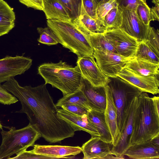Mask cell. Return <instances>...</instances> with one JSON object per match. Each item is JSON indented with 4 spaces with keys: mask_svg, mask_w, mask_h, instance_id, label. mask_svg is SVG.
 Wrapping results in <instances>:
<instances>
[{
    "mask_svg": "<svg viewBox=\"0 0 159 159\" xmlns=\"http://www.w3.org/2000/svg\"><path fill=\"white\" fill-rule=\"evenodd\" d=\"M46 84L22 87L12 77L2 85L20 102L21 108L16 112L25 113L29 124L46 141L50 143H61L66 138L73 137L76 131L57 115L58 108Z\"/></svg>",
    "mask_w": 159,
    "mask_h": 159,
    "instance_id": "cell-1",
    "label": "cell"
},
{
    "mask_svg": "<svg viewBox=\"0 0 159 159\" xmlns=\"http://www.w3.org/2000/svg\"><path fill=\"white\" fill-rule=\"evenodd\" d=\"M158 134L159 113L152 98L147 93L143 92L138 97L129 146L149 140Z\"/></svg>",
    "mask_w": 159,
    "mask_h": 159,
    "instance_id": "cell-2",
    "label": "cell"
},
{
    "mask_svg": "<svg viewBox=\"0 0 159 159\" xmlns=\"http://www.w3.org/2000/svg\"><path fill=\"white\" fill-rule=\"evenodd\" d=\"M48 26L55 34L63 47L76 54L78 58L93 56L89 34L73 21L48 20Z\"/></svg>",
    "mask_w": 159,
    "mask_h": 159,
    "instance_id": "cell-3",
    "label": "cell"
},
{
    "mask_svg": "<svg viewBox=\"0 0 159 159\" xmlns=\"http://www.w3.org/2000/svg\"><path fill=\"white\" fill-rule=\"evenodd\" d=\"M38 71L45 84L59 89L63 96L80 89L82 77L77 66L74 67L60 61L57 63L43 64L39 66Z\"/></svg>",
    "mask_w": 159,
    "mask_h": 159,
    "instance_id": "cell-4",
    "label": "cell"
},
{
    "mask_svg": "<svg viewBox=\"0 0 159 159\" xmlns=\"http://www.w3.org/2000/svg\"><path fill=\"white\" fill-rule=\"evenodd\" d=\"M2 142L0 146V159H8L12 155L26 150L33 147L41 137L40 133L30 124L22 128L16 129L15 127L1 132Z\"/></svg>",
    "mask_w": 159,
    "mask_h": 159,
    "instance_id": "cell-5",
    "label": "cell"
},
{
    "mask_svg": "<svg viewBox=\"0 0 159 159\" xmlns=\"http://www.w3.org/2000/svg\"><path fill=\"white\" fill-rule=\"evenodd\" d=\"M110 78V81L107 85L116 109L117 124L120 132L131 104L143 92L118 76Z\"/></svg>",
    "mask_w": 159,
    "mask_h": 159,
    "instance_id": "cell-6",
    "label": "cell"
},
{
    "mask_svg": "<svg viewBox=\"0 0 159 159\" xmlns=\"http://www.w3.org/2000/svg\"><path fill=\"white\" fill-rule=\"evenodd\" d=\"M116 53L132 59L134 57L139 42L120 28L106 31L103 33Z\"/></svg>",
    "mask_w": 159,
    "mask_h": 159,
    "instance_id": "cell-7",
    "label": "cell"
},
{
    "mask_svg": "<svg viewBox=\"0 0 159 159\" xmlns=\"http://www.w3.org/2000/svg\"><path fill=\"white\" fill-rule=\"evenodd\" d=\"M93 56L102 72L109 78L117 77L130 59L116 53L94 50Z\"/></svg>",
    "mask_w": 159,
    "mask_h": 159,
    "instance_id": "cell-8",
    "label": "cell"
},
{
    "mask_svg": "<svg viewBox=\"0 0 159 159\" xmlns=\"http://www.w3.org/2000/svg\"><path fill=\"white\" fill-rule=\"evenodd\" d=\"M76 64L82 77L93 86L105 87L110 82V78L101 71L93 56L78 58Z\"/></svg>",
    "mask_w": 159,
    "mask_h": 159,
    "instance_id": "cell-9",
    "label": "cell"
},
{
    "mask_svg": "<svg viewBox=\"0 0 159 159\" xmlns=\"http://www.w3.org/2000/svg\"><path fill=\"white\" fill-rule=\"evenodd\" d=\"M32 60L23 56H7L0 59V83L24 74L32 65Z\"/></svg>",
    "mask_w": 159,
    "mask_h": 159,
    "instance_id": "cell-10",
    "label": "cell"
},
{
    "mask_svg": "<svg viewBox=\"0 0 159 159\" xmlns=\"http://www.w3.org/2000/svg\"><path fill=\"white\" fill-rule=\"evenodd\" d=\"M138 97L135 98L129 109L120 131V136L111 149V154L117 157L124 155V153L129 146Z\"/></svg>",
    "mask_w": 159,
    "mask_h": 159,
    "instance_id": "cell-11",
    "label": "cell"
},
{
    "mask_svg": "<svg viewBox=\"0 0 159 159\" xmlns=\"http://www.w3.org/2000/svg\"><path fill=\"white\" fill-rule=\"evenodd\" d=\"M122 22L119 28L135 39L139 42L145 40L150 25H145L138 18L135 11H122Z\"/></svg>",
    "mask_w": 159,
    "mask_h": 159,
    "instance_id": "cell-12",
    "label": "cell"
},
{
    "mask_svg": "<svg viewBox=\"0 0 159 159\" xmlns=\"http://www.w3.org/2000/svg\"><path fill=\"white\" fill-rule=\"evenodd\" d=\"M117 76L139 88L143 92L153 95L159 93V76L139 75L124 68Z\"/></svg>",
    "mask_w": 159,
    "mask_h": 159,
    "instance_id": "cell-13",
    "label": "cell"
},
{
    "mask_svg": "<svg viewBox=\"0 0 159 159\" xmlns=\"http://www.w3.org/2000/svg\"><path fill=\"white\" fill-rule=\"evenodd\" d=\"M105 86L94 87L82 77L80 89L86 97L91 110L104 112L107 105Z\"/></svg>",
    "mask_w": 159,
    "mask_h": 159,
    "instance_id": "cell-14",
    "label": "cell"
},
{
    "mask_svg": "<svg viewBox=\"0 0 159 159\" xmlns=\"http://www.w3.org/2000/svg\"><path fill=\"white\" fill-rule=\"evenodd\" d=\"M30 152L34 153L47 156L52 159L69 158L82 152L81 147L61 145H42L34 144Z\"/></svg>",
    "mask_w": 159,
    "mask_h": 159,
    "instance_id": "cell-15",
    "label": "cell"
},
{
    "mask_svg": "<svg viewBox=\"0 0 159 159\" xmlns=\"http://www.w3.org/2000/svg\"><path fill=\"white\" fill-rule=\"evenodd\" d=\"M109 144L99 137L92 136L81 147L84 155L83 159H105L108 155L111 154Z\"/></svg>",
    "mask_w": 159,
    "mask_h": 159,
    "instance_id": "cell-16",
    "label": "cell"
},
{
    "mask_svg": "<svg viewBox=\"0 0 159 159\" xmlns=\"http://www.w3.org/2000/svg\"><path fill=\"white\" fill-rule=\"evenodd\" d=\"M123 155L134 159H158L159 147L153 144L149 140L130 145Z\"/></svg>",
    "mask_w": 159,
    "mask_h": 159,
    "instance_id": "cell-17",
    "label": "cell"
},
{
    "mask_svg": "<svg viewBox=\"0 0 159 159\" xmlns=\"http://www.w3.org/2000/svg\"><path fill=\"white\" fill-rule=\"evenodd\" d=\"M57 115L71 125L76 131L83 130L89 134L91 136L100 137L96 129L88 119L87 115L83 116H77L62 108L58 109Z\"/></svg>",
    "mask_w": 159,
    "mask_h": 159,
    "instance_id": "cell-18",
    "label": "cell"
},
{
    "mask_svg": "<svg viewBox=\"0 0 159 159\" xmlns=\"http://www.w3.org/2000/svg\"><path fill=\"white\" fill-rule=\"evenodd\" d=\"M107 96V105L104 111L106 121L110 131L114 145L118 139L120 132L118 125L116 109L114 102L110 89L107 85L105 86Z\"/></svg>",
    "mask_w": 159,
    "mask_h": 159,
    "instance_id": "cell-19",
    "label": "cell"
},
{
    "mask_svg": "<svg viewBox=\"0 0 159 159\" xmlns=\"http://www.w3.org/2000/svg\"><path fill=\"white\" fill-rule=\"evenodd\" d=\"M125 68L139 75L159 76V64L136 57L130 59Z\"/></svg>",
    "mask_w": 159,
    "mask_h": 159,
    "instance_id": "cell-20",
    "label": "cell"
},
{
    "mask_svg": "<svg viewBox=\"0 0 159 159\" xmlns=\"http://www.w3.org/2000/svg\"><path fill=\"white\" fill-rule=\"evenodd\" d=\"M87 117L96 129L99 137L103 140L112 144L111 137L106 121L104 112L90 110L88 111Z\"/></svg>",
    "mask_w": 159,
    "mask_h": 159,
    "instance_id": "cell-21",
    "label": "cell"
},
{
    "mask_svg": "<svg viewBox=\"0 0 159 159\" xmlns=\"http://www.w3.org/2000/svg\"><path fill=\"white\" fill-rule=\"evenodd\" d=\"M42 0L43 11L47 20L72 21L65 9L58 0Z\"/></svg>",
    "mask_w": 159,
    "mask_h": 159,
    "instance_id": "cell-22",
    "label": "cell"
},
{
    "mask_svg": "<svg viewBox=\"0 0 159 159\" xmlns=\"http://www.w3.org/2000/svg\"><path fill=\"white\" fill-rule=\"evenodd\" d=\"M15 15L13 9L3 0H0V37L15 27Z\"/></svg>",
    "mask_w": 159,
    "mask_h": 159,
    "instance_id": "cell-23",
    "label": "cell"
},
{
    "mask_svg": "<svg viewBox=\"0 0 159 159\" xmlns=\"http://www.w3.org/2000/svg\"><path fill=\"white\" fill-rule=\"evenodd\" d=\"M72 21L78 24L89 34L102 33L107 31L102 22L92 18L86 13L83 5L80 16Z\"/></svg>",
    "mask_w": 159,
    "mask_h": 159,
    "instance_id": "cell-24",
    "label": "cell"
},
{
    "mask_svg": "<svg viewBox=\"0 0 159 159\" xmlns=\"http://www.w3.org/2000/svg\"><path fill=\"white\" fill-rule=\"evenodd\" d=\"M66 104L78 105L88 110H91L86 97L80 89L72 93L63 96L57 101L56 105L59 107Z\"/></svg>",
    "mask_w": 159,
    "mask_h": 159,
    "instance_id": "cell-25",
    "label": "cell"
},
{
    "mask_svg": "<svg viewBox=\"0 0 159 159\" xmlns=\"http://www.w3.org/2000/svg\"><path fill=\"white\" fill-rule=\"evenodd\" d=\"M89 39L93 50L116 53L113 47L103 33H90Z\"/></svg>",
    "mask_w": 159,
    "mask_h": 159,
    "instance_id": "cell-26",
    "label": "cell"
},
{
    "mask_svg": "<svg viewBox=\"0 0 159 159\" xmlns=\"http://www.w3.org/2000/svg\"><path fill=\"white\" fill-rule=\"evenodd\" d=\"M122 11L117 6L106 15L103 22L107 30L119 28L122 22Z\"/></svg>",
    "mask_w": 159,
    "mask_h": 159,
    "instance_id": "cell-27",
    "label": "cell"
},
{
    "mask_svg": "<svg viewBox=\"0 0 159 159\" xmlns=\"http://www.w3.org/2000/svg\"><path fill=\"white\" fill-rule=\"evenodd\" d=\"M134 57L159 64V56L155 53L144 41L139 42Z\"/></svg>",
    "mask_w": 159,
    "mask_h": 159,
    "instance_id": "cell-28",
    "label": "cell"
},
{
    "mask_svg": "<svg viewBox=\"0 0 159 159\" xmlns=\"http://www.w3.org/2000/svg\"><path fill=\"white\" fill-rule=\"evenodd\" d=\"M62 5L72 21L78 18L81 11L82 0H58Z\"/></svg>",
    "mask_w": 159,
    "mask_h": 159,
    "instance_id": "cell-29",
    "label": "cell"
},
{
    "mask_svg": "<svg viewBox=\"0 0 159 159\" xmlns=\"http://www.w3.org/2000/svg\"><path fill=\"white\" fill-rule=\"evenodd\" d=\"M37 31L39 34L38 41L42 44L48 46L60 43L59 39L54 32L48 27H38Z\"/></svg>",
    "mask_w": 159,
    "mask_h": 159,
    "instance_id": "cell-30",
    "label": "cell"
},
{
    "mask_svg": "<svg viewBox=\"0 0 159 159\" xmlns=\"http://www.w3.org/2000/svg\"><path fill=\"white\" fill-rule=\"evenodd\" d=\"M145 42L155 53L159 56V31L153 27H149Z\"/></svg>",
    "mask_w": 159,
    "mask_h": 159,
    "instance_id": "cell-31",
    "label": "cell"
},
{
    "mask_svg": "<svg viewBox=\"0 0 159 159\" xmlns=\"http://www.w3.org/2000/svg\"><path fill=\"white\" fill-rule=\"evenodd\" d=\"M138 18L146 25H150L152 19L151 9L147 2L143 3L137 6L135 11Z\"/></svg>",
    "mask_w": 159,
    "mask_h": 159,
    "instance_id": "cell-32",
    "label": "cell"
},
{
    "mask_svg": "<svg viewBox=\"0 0 159 159\" xmlns=\"http://www.w3.org/2000/svg\"><path fill=\"white\" fill-rule=\"evenodd\" d=\"M116 6L115 0H110L97 7L96 13L98 19L103 24L106 15L111 9Z\"/></svg>",
    "mask_w": 159,
    "mask_h": 159,
    "instance_id": "cell-33",
    "label": "cell"
},
{
    "mask_svg": "<svg viewBox=\"0 0 159 159\" xmlns=\"http://www.w3.org/2000/svg\"><path fill=\"white\" fill-rule=\"evenodd\" d=\"M146 0H115L116 6L122 11L131 10L136 11L138 5L146 3Z\"/></svg>",
    "mask_w": 159,
    "mask_h": 159,
    "instance_id": "cell-34",
    "label": "cell"
},
{
    "mask_svg": "<svg viewBox=\"0 0 159 159\" xmlns=\"http://www.w3.org/2000/svg\"><path fill=\"white\" fill-rule=\"evenodd\" d=\"M18 101L17 98L11 94L0 83V103L10 105Z\"/></svg>",
    "mask_w": 159,
    "mask_h": 159,
    "instance_id": "cell-35",
    "label": "cell"
},
{
    "mask_svg": "<svg viewBox=\"0 0 159 159\" xmlns=\"http://www.w3.org/2000/svg\"><path fill=\"white\" fill-rule=\"evenodd\" d=\"M60 107L71 113L81 116L87 115L89 111L82 106L75 104L65 105Z\"/></svg>",
    "mask_w": 159,
    "mask_h": 159,
    "instance_id": "cell-36",
    "label": "cell"
},
{
    "mask_svg": "<svg viewBox=\"0 0 159 159\" xmlns=\"http://www.w3.org/2000/svg\"><path fill=\"white\" fill-rule=\"evenodd\" d=\"M82 5L86 13L92 18L98 20L96 10L97 7L94 0H82Z\"/></svg>",
    "mask_w": 159,
    "mask_h": 159,
    "instance_id": "cell-37",
    "label": "cell"
},
{
    "mask_svg": "<svg viewBox=\"0 0 159 159\" xmlns=\"http://www.w3.org/2000/svg\"><path fill=\"white\" fill-rule=\"evenodd\" d=\"M8 159H51V157L36 154L26 150L21 152L16 155L13 157H10Z\"/></svg>",
    "mask_w": 159,
    "mask_h": 159,
    "instance_id": "cell-38",
    "label": "cell"
},
{
    "mask_svg": "<svg viewBox=\"0 0 159 159\" xmlns=\"http://www.w3.org/2000/svg\"><path fill=\"white\" fill-rule=\"evenodd\" d=\"M21 3L28 7L35 10L43 11V7L42 0H19Z\"/></svg>",
    "mask_w": 159,
    "mask_h": 159,
    "instance_id": "cell-39",
    "label": "cell"
},
{
    "mask_svg": "<svg viewBox=\"0 0 159 159\" xmlns=\"http://www.w3.org/2000/svg\"><path fill=\"white\" fill-rule=\"evenodd\" d=\"M154 6L151 9V13L152 21H159V3L155 4Z\"/></svg>",
    "mask_w": 159,
    "mask_h": 159,
    "instance_id": "cell-40",
    "label": "cell"
},
{
    "mask_svg": "<svg viewBox=\"0 0 159 159\" xmlns=\"http://www.w3.org/2000/svg\"><path fill=\"white\" fill-rule=\"evenodd\" d=\"M149 140L153 144L159 147V134L152 137Z\"/></svg>",
    "mask_w": 159,
    "mask_h": 159,
    "instance_id": "cell-41",
    "label": "cell"
},
{
    "mask_svg": "<svg viewBox=\"0 0 159 159\" xmlns=\"http://www.w3.org/2000/svg\"><path fill=\"white\" fill-rule=\"evenodd\" d=\"M152 98L156 110L157 112L159 113V97L158 96H154Z\"/></svg>",
    "mask_w": 159,
    "mask_h": 159,
    "instance_id": "cell-42",
    "label": "cell"
},
{
    "mask_svg": "<svg viewBox=\"0 0 159 159\" xmlns=\"http://www.w3.org/2000/svg\"><path fill=\"white\" fill-rule=\"evenodd\" d=\"M95 1L97 7H98L100 5L107 2L110 0H94Z\"/></svg>",
    "mask_w": 159,
    "mask_h": 159,
    "instance_id": "cell-43",
    "label": "cell"
},
{
    "mask_svg": "<svg viewBox=\"0 0 159 159\" xmlns=\"http://www.w3.org/2000/svg\"><path fill=\"white\" fill-rule=\"evenodd\" d=\"M152 2L155 4L159 3V0H152Z\"/></svg>",
    "mask_w": 159,
    "mask_h": 159,
    "instance_id": "cell-44",
    "label": "cell"
},
{
    "mask_svg": "<svg viewBox=\"0 0 159 159\" xmlns=\"http://www.w3.org/2000/svg\"><path fill=\"white\" fill-rule=\"evenodd\" d=\"M2 125L1 124L0 122V129H2Z\"/></svg>",
    "mask_w": 159,
    "mask_h": 159,
    "instance_id": "cell-45",
    "label": "cell"
}]
</instances>
